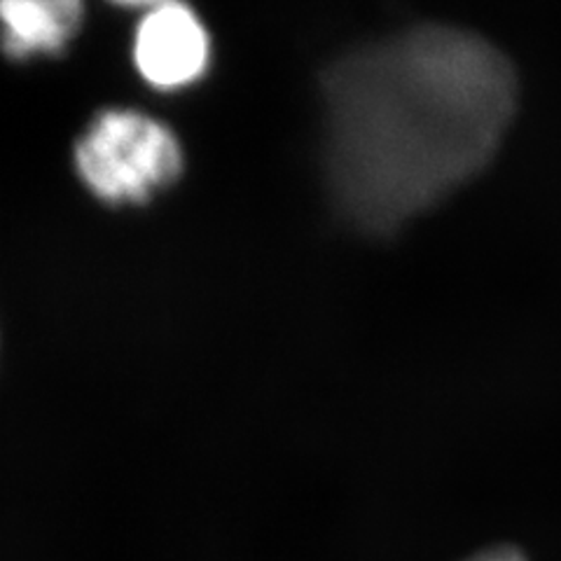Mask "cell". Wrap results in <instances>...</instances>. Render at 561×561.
Masks as SVG:
<instances>
[{
    "label": "cell",
    "mask_w": 561,
    "mask_h": 561,
    "mask_svg": "<svg viewBox=\"0 0 561 561\" xmlns=\"http://www.w3.org/2000/svg\"><path fill=\"white\" fill-rule=\"evenodd\" d=\"M78 179L108 206L150 202L183 173L179 138L140 111L105 108L76 140Z\"/></svg>",
    "instance_id": "cell-2"
},
{
    "label": "cell",
    "mask_w": 561,
    "mask_h": 561,
    "mask_svg": "<svg viewBox=\"0 0 561 561\" xmlns=\"http://www.w3.org/2000/svg\"><path fill=\"white\" fill-rule=\"evenodd\" d=\"M210 43L199 16L183 3H154L134 38L138 73L157 90H181L204 76Z\"/></svg>",
    "instance_id": "cell-3"
},
{
    "label": "cell",
    "mask_w": 561,
    "mask_h": 561,
    "mask_svg": "<svg viewBox=\"0 0 561 561\" xmlns=\"http://www.w3.org/2000/svg\"><path fill=\"white\" fill-rule=\"evenodd\" d=\"M468 561H526V557L515 548H494V550H484Z\"/></svg>",
    "instance_id": "cell-5"
},
{
    "label": "cell",
    "mask_w": 561,
    "mask_h": 561,
    "mask_svg": "<svg viewBox=\"0 0 561 561\" xmlns=\"http://www.w3.org/2000/svg\"><path fill=\"white\" fill-rule=\"evenodd\" d=\"M84 22L80 0L0 3V51L12 61L61 57Z\"/></svg>",
    "instance_id": "cell-4"
},
{
    "label": "cell",
    "mask_w": 561,
    "mask_h": 561,
    "mask_svg": "<svg viewBox=\"0 0 561 561\" xmlns=\"http://www.w3.org/2000/svg\"><path fill=\"white\" fill-rule=\"evenodd\" d=\"M321 90L330 192L370 234L398 230L478 175L517 105L503 51L449 26L351 49L328 66Z\"/></svg>",
    "instance_id": "cell-1"
}]
</instances>
